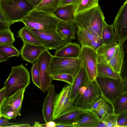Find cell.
I'll return each instance as SVG.
<instances>
[{"instance_id": "41", "label": "cell", "mask_w": 127, "mask_h": 127, "mask_svg": "<svg viewBox=\"0 0 127 127\" xmlns=\"http://www.w3.org/2000/svg\"><path fill=\"white\" fill-rule=\"evenodd\" d=\"M104 99L101 98L96 101L93 104L91 108L94 111L97 110L103 102Z\"/></svg>"}, {"instance_id": "14", "label": "cell", "mask_w": 127, "mask_h": 127, "mask_svg": "<svg viewBox=\"0 0 127 127\" xmlns=\"http://www.w3.org/2000/svg\"><path fill=\"white\" fill-rule=\"evenodd\" d=\"M48 50L43 45H37L23 42V45L20 50L22 59L31 64L36 61L40 55Z\"/></svg>"}, {"instance_id": "33", "label": "cell", "mask_w": 127, "mask_h": 127, "mask_svg": "<svg viewBox=\"0 0 127 127\" xmlns=\"http://www.w3.org/2000/svg\"><path fill=\"white\" fill-rule=\"evenodd\" d=\"M0 52L9 57H19L20 54L16 48L12 44L0 45Z\"/></svg>"}, {"instance_id": "2", "label": "cell", "mask_w": 127, "mask_h": 127, "mask_svg": "<svg viewBox=\"0 0 127 127\" xmlns=\"http://www.w3.org/2000/svg\"><path fill=\"white\" fill-rule=\"evenodd\" d=\"M61 21L54 14L33 9L21 22L30 29L47 31L57 28Z\"/></svg>"}, {"instance_id": "5", "label": "cell", "mask_w": 127, "mask_h": 127, "mask_svg": "<svg viewBox=\"0 0 127 127\" xmlns=\"http://www.w3.org/2000/svg\"><path fill=\"white\" fill-rule=\"evenodd\" d=\"M82 65V63L79 58H63L54 56L49 70L51 77L59 74L66 73L71 75L74 79Z\"/></svg>"}, {"instance_id": "30", "label": "cell", "mask_w": 127, "mask_h": 127, "mask_svg": "<svg viewBox=\"0 0 127 127\" xmlns=\"http://www.w3.org/2000/svg\"><path fill=\"white\" fill-rule=\"evenodd\" d=\"M98 0H79L75 4V15L98 5Z\"/></svg>"}, {"instance_id": "42", "label": "cell", "mask_w": 127, "mask_h": 127, "mask_svg": "<svg viewBox=\"0 0 127 127\" xmlns=\"http://www.w3.org/2000/svg\"><path fill=\"white\" fill-rule=\"evenodd\" d=\"M10 26L8 23L0 21V31L9 29Z\"/></svg>"}, {"instance_id": "16", "label": "cell", "mask_w": 127, "mask_h": 127, "mask_svg": "<svg viewBox=\"0 0 127 127\" xmlns=\"http://www.w3.org/2000/svg\"><path fill=\"white\" fill-rule=\"evenodd\" d=\"M43 102L42 115L45 122L52 121L54 108L56 94L54 85L52 84L47 91Z\"/></svg>"}, {"instance_id": "25", "label": "cell", "mask_w": 127, "mask_h": 127, "mask_svg": "<svg viewBox=\"0 0 127 127\" xmlns=\"http://www.w3.org/2000/svg\"><path fill=\"white\" fill-rule=\"evenodd\" d=\"M18 33V37H20L23 42L32 44L42 45L35 34L30 28L25 26L20 30Z\"/></svg>"}, {"instance_id": "21", "label": "cell", "mask_w": 127, "mask_h": 127, "mask_svg": "<svg viewBox=\"0 0 127 127\" xmlns=\"http://www.w3.org/2000/svg\"><path fill=\"white\" fill-rule=\"evenodd\" d=\"M124 59V50L123 45L118 44L114 54L107 64L115 72L121 75Z\"/></svg>"}, {"instance_id": "18", "label": "cell", "mask_w": 127, "mask_h": 127, "mask_svg": "<svg viewBox=\"0 0 127 127\" xmlns=\"http://www.w3.org/2000/svg\"><path fill=\"white\" fill-rule=\"evenodd\" d=\"M81 50V47L78 43L69 42L56 50L54 56L63 58H78Z\"/></svg>"}, {"instance_id": "7", "label": "cell", "mask_w": 127, "mask_h": 127, "mask_svg": "<svg viewBox=\"0 0 127 127\" xmlns=\"http://www.w3.org/2000/svg\"><path fill=\"white\" fill-rule=\"evenodd\" d=\"M101 91L102 98L112 104L123 91L122 81L97 74L95 79Z\"/></svg>"}, {"instance_id": "37", "label": "cell", "mask_w": 127, "mask_h": 127, "mask_svg": "<svg viewBox=\"0 0 127 127\" xmlns=\"http://www.w3.org/2000/svg\"><path fill=\"white\" fill-rule=\"evenodd\" d=\"M124 50V59L123 65L121 75L122 81L127 77V43L123 44Z\"/></svg>"}, {"instance_id": "22", "label": "cell", "mask_w": 127, "mask_h": 127, "mask_svg": "<svg viewBox=\"0 0 127 127\" xmlns=\"http://www.w3.org/2000/svg\"><path fill=\"white\" fill-rule=\"evenodd\" d=\"M75 12V4H70L59 6L54 14L62 21L68 22L74 21Z\"/></svg>"}, {"instance_id": "31", "label": "cell", "mask_w": 127, "mask_h": 127, "mask_svg": "<svg viewBox=\"0 0 127 127\" xmlns=\"http://www.w3.org/2000/svg\"><path fill=\"white\" fill-rule=\"evenodd\" d=\"M94 111L97 114L101 121L108 115L114 113L112 104L105 100L99 107Z\"/></svg>"}, {"instance_id": "15", "label": "cell", "mask_w": 127, "mask_h": 127, "mask_svg": "<svg viewBox=\"0 0 127 127\" xmlns=\"http://www.w3.org/2000/svg\"><path fill=\"white\" fill-rule=\"evenodd\" d=\"M101 121L97 114L92 108L83 110L75 119L74 127H96Z\"/></svg>"}, {"instance_id": "26", "label": "cell", "mask_w": 127, "mask_h": 127, "mask_svg": "<svg viewBox=\"0 0 127 127\" xmlns=\"http://www.w3.org/2000/svg\"><path fill=\"white\" fill-rule=\"evenodd\" d=\"M102 38L104 44L118 42L117 36L112 24L109 25L105 22L102 30Z\"/></svg>"}, {"instance_id": "19", "label": "cell", "mask_w": 127, "mask_h": 127, "mask_svg": "<svg viewBox=\"0 0 127 127\" xmlns=\"http://www.w3.org/2000/svg\"><path fill=\"white\" fill-rule=\"evenodd\" d=\"M118 42L104 44L96 49L97 63H107L111 59L118 45Z\"/></svg>"}, {"instance_id": "32", "label": "cell", "mask_w": 127, "mask_h": 127, "mask_svg": "<svg viewBox=\"0 0 127 127\" xmlns=\"http://www.w3.org/2000/svg\"><path fill=\"white\" fill-rule=\"evenodd\" d=\"M15 40L10 29L0 31V45L12 44Z\"/></svg>"}, {"instance_id": "13", "label": "cell", "mask_w": 127, "mask_h": 127, "mask_svg": "<svg viewBox=\"0 0 127 127\" xmlns=\"http://www.w3.org/2000/svg\"><path fill=\"white\" fill-rule=\"evenodd\" d=\"M117 35L119 44L127 41V0L119 9L112 24Z\"/></svg>"}, {"instance_id": "6", "label": "cell", "mask_w": 127, "mask_h": 127, "mask_svg": "<svg viewBox=\"0 0 127 127\" xmlns=\"http://www.w3.org/2000/svg\"><path fill=\"white\" fill-rule=\"evenodd\" d=\"M26 89L20 88L13 95L5 97L0 104V117L15 119L21 115V111Z\"/></svg>"}, {"instance_id": "45", "label": "cell", "mask_w": 127, "mask_h": 127, "mask_svg": "<svg viewBox=\"0 0 127 127\" xmlns=\"http://www.w3.org/2000/svg\"><path fill=\"white\" fill-rule=\"evenodd\" d=\"M9 57L6 55L0 52V63L9 60Z\"/></svg>"}, {"instance_id": "11", "label": "cell", "mask_w": 127, "mask_h": 127, "mask_svg": "<svg viewBox=\"0 0 127 127\" xmlns=\"http://www.w3.org/2000/svg\"><path fill=\"white\" fill-rule=\"evenodd\" d=\"M53 56L51 54L48 50H47L40 55L37 61L40 76V90L43 93L47 91L52 84L53 80L49 68Z\"/></svg>"}, {"instance_id": "39", "label": "cell", "mask_w": 127, "mask_h": 127, "mask_svg": "<svg viewBox=\"0 0 127 127\" xmlns=\"http://www.w3.org/2000/svg\"><path fill=\"white\" fill-rule=\"evenodd\" d=\"M8 120L4 118L3 119L2 117H0V127H8L10 126L18 124L17 123L9 122Z\"/></svg>"}, {"instance_id": "8", "label": "cell", "mask_w": 127, "mask_h": 127, "mask_svg": "<svg viewBox=\"0 0 127 127\" xmlns=\"http://www.w3.org/2000/svg\"><path fill=\"white\" fill-rule=\"evenodd\" d=\"M101 98V91L95 80L90 83L83 93L79 95L74 101V106L82 110L91 108L94 104Z\"/></svg>"}, {"instance_id": "40", "label": "cell", "mask_w": 127, "mask_h": 127, "mask_svg": "<svg viewBox=\"0 0 127 127\" xmlns=\"http://www.w3.org/2000/svg\"><path fill=\"white\" fill-rule=\"evenodd\" d=\"M79 0H61L59 6L70 4H75Z\"/></svg>"}, {"instance_id": "38", "label": "cell", "mask_w": 127, "mask_h": 127, "mask_svg": "<svg viewBox=\"0 0 127 127\" xmlns=\"http://www.w3.org/2000/svg\"><path fill=\"white\" fill-rule=\"evenodd\" d=\"M118 127H127V109L118 114Z\"/></svg>"}, {"instance_id": "28", "label": "cell", "mask_w": 127, "mask_h": 127, "mask_svg": "<svg viewBox=\"0 0 127 127\" xmlns=\"http://www.w3.org/2000/svg\"><path fill=\"white\" fill-rule=\"evenodd\" d=\"M112 104L114 113L116 114L127 109V92L121 93L113 101Z\"/></svg>"}, {"instance_id": "46", "label": "cell", "mask_w": 127, "mask_h": 127, "mask_svg": "<svg viewBox=\"0 0 127 127\" xmlns=\"http://www.w3.org/2000/svg\"><path fill=\"white\" fill-rule=\"evenodd\" d=\"M44 124L46 127H56V125L55 122L52 121L46 122Z\"/></svg>"}, {"instance_id": "43", "label": "cell", "mask_w": 127, "mask_h": 127, "mask_svg": "<svg viewBox=\"0 0 127 127\" xmlns=\"http://www.w3.org/2000/svg\"><path fill=\"white\" fill-rule=\"evenodd\" d=\"M5 88L4 87L0 90V104L3 102L5 98Z\"/></svg>"}, {"instance_id": "20", "label": "cell", "mask_w": 127, "mask_h": 127, "mask_svg": "<svg viewBox=\"0 0 127 127\" xmlns=\"http://www.w3.org/2000/svg\"><path fill=\"white\" fill-rule=\"evenodd\" d=\"M77 26L73 21H61L58 24L57 29L63 38L68 42L75 39V31Z\"/></svg>"}, {"instance_id": "48", "label": "cell", "mask_w": 127, "mask_h": 127, "mask_svg": "<svg viewBox=\"0 0 127 127\" xmlns=\"http://www.w3.org/2000/svg\"><path fill=\"white\" fill-rule=\"evenodd\" d=\"M8 127H31L30 125L28 124H19L9 126Z\"/></svg>"}, {"instance_id": "10", "label": "cell", "mask_w": 127, "mask_h": 127, "mask_svg": "<svg viewBox=\"0 0 127 127\" xmlns=\"http://www.w3.org/2000/svg\"><path fill=\"white\" fill-rule=\"evenodd\" d=\"M30 29L39 40L42 45L48 50H57L69 42L63 38L57 28L47 31Z\"/></svg>"}, {"instance_id": "3", "label": "cell", "mask_w": 127, "mask_h": 127, "mask_svg": "<svg viewBox=\"0 0 127 127\" xmlns=\"http://www.w3.org/2000/svg\"><path fill=\"white\" fill-rule=\"evenodd\" d=\"M30 83V72L22 64L12 67L11 71L4 84L5 97L14 94L20 88L26 89Z\"/></svg>"}, {"instance_id": "44", "label": "cell", "mask_w": 127, "mask_h": 127, "mask_svg": "<svg viewBox=\"0 0 127 127\" xmlns=\"http://www.w3.org/2000/svg\"><path fill=\"white\" fill-rule=\"evenodd\" d=\"M34 7L39 4L43 0H26Z\"/></svg>"}, {"instance_id": "50", "label": "cell", "mask_w": 127, "mask_h": 127, "mask_svg": "<svg viewBox=\"0 0 127 127\" xmlns=\"http://www.w3.org/2000/svg\"><path fill=\"white\" fill-rule=\"evenodd\" d=\"M96 127H106V126L105 125L103 122L101 121L100 123L98 125H97Z\"/></svg>"}, {"instance_id": "49", "label": "cell", "mask_w": 127, "mask_h": 127, "mask_svg": "<svg viewBox=\"0 0 127 127\" xmlns=\"http://www.w3.org/2000/svg\"><path fill=\"white\" fill-rule=\"evenodd\" d=\"M32 127H45L44 124H41L38 122L35 121Z\"/></svg>"}, {"instance_id": "34", "label": "cell", "mask_w": 127, "mask_h": 127, "mask_svg": "<svg viewBox=\"0 0 127 127\" xmlns=\"http://www.w3.org/2000/svg\"><path fill=\"white\" fill-rule=\"evenodd\" d=\"M32 81L33 83L40 89L41 88L40 76L38 68L37 61L33 63L31 69Z\"/></svg>"}, {"instance_id": "36", "label": "cell", "mask_w": 127, "mask_h": 127, "mask_svg": "<svg viewBox=\"0 0 127 127\" xmlns=\"http://www.w3.org/2000/svg\"><path fill=\"white\" fill-rule=\"evenodd\" d=\"M53 80L63 81L72 85L73 83L74 78L70 74L62 73L57 74L51 77Z\"/></svg>"}, {"instance_id": "29", "label": "cell", "mask_w": 127, "mask_h": 127, "mask_svg": "<svg viewBox=\"0 0 127 127\" xmlns=\"http://www.w3.org/2000/svg\"><path fill=\"white\" fill-rule=\"evenodd\" d=\"M97 74L101 76L122 81L120 75L115 72L107 63H98Z\"/></svg>"}, {"instance_id": "47", "label": "cell", "mask_w": 127, "mask_h": 127, "mask_svg": "<svg viewBox=\"0 0 127 127\" xmlns=\"http://www.w3.org/2000/svg\"><path fill=\"white\" fill-rule=\"evenodd\" d=\"M123 83V93L127 92V77L122 81Z\"/></svg>"}, {"instance_id": "23", "label": "cell", "mask_w": 127, "mask_h": 127, "mask_svg": "<svg viewBox=\"0 0 127 127\" xmlns=\"http://www.w3.org/2000/svg\"><path fill=\"white\" fill-rule=\"evenodd\" d=\"M77 40L82 46H86L91 48L93 41L102 38L95 36L87 30L77 27L76 31Z\"/></svg>"}, {"instance_id": "4", "label": "cell", "mask_w": 127, "mask_h": 127, "mask_svg": "<svg viewBox=\"0 0 127 127\" xmlns=\"http://www.w3.org/2000/svg\"><path fill=\"white\" fill-rule=\"evenodd\" d=\"M34 7L26 0H14L11 2L0 1V11L11 26L21 22Z\"/></svg>"}, {"instance_id": "9", "label": "cell", "mask_w": 127, "mask_h": 127, "mask_svg": "<svg viewBox=\"0 0 127 127\" xmlns=\"http://www.w3.org/2000/svg\"><path fill=\"white\" fill-rule=\"evenodd\" d=\"M71 87L68 83L59 93L56 94L52 121L75 107L74 102L71 99Z\"/></svg>"}, {"instance_id": "35", "label": "cell", "mask_w": 127, "mask_h": 127, "mask_svg": "<svg viewBox=\"0 0 127 127\" xmlns=\"http://www.w3.org/2000/svg\"><path fill=\"white\" fill-rule=\"evenodd\" d=\"M117 116L118 114L113 113L107 116L101 121L105 125L106 127H118Z\"/></svg>"}, {"instance_id": "51", "label": "cell", "mask_w": 127, "mask_h": 127, "mask_svg": "<svg viewBox=\"0 0 127 127\" xmlns=\"http://www.w3.org/2000/svg\"><path fill=\"white\" fill-rule=\"evenodd\" d=\"M14 0H0V1H5L7 2H11Z\"/></svg>"}, {"instance_id": "1", "label": "cell", "mask_w": 127, "mask_h": 127, "mask_svg": "<svg viewBox=\"0 0 127 127\" xmlns=\"http://www.w3.org/2000/svg\"><path fill=\"white\" fill-rule=\"evenodd\" d=\"M73 21L77 27L85 29L96 37L102 38L103 27L106 22L99 5L76 14Z\"/></svg>"}, {"instance_id": "12", "label": "cell", "mask_w": 127, "mask_h": 127, "mask_svg": "<svg viewBox=\"0 0 127 127\" xmlns=\"http://www.w3.org/2000/svg\"><path fill=\"white\" fill-rule=\"evenodd\" d=\"M81 47V52L78 58L82 63L91 82L95 80L98 74L96 52L87 46H82Z\"/></svg>"}, {"instance_id": "27", "label": "cell", "mask_w": 127, "mask_h": 127, "mask_svg": "<svg viewBox=\"0 0 127 127\" xmlns=\"http://www.w3.org/2000/svg\"><path fill=\"white\" fill-rule=\"evenodd\" d=\"M61 0H43L33 9L54 14L59 7Z\"/></svg>"}, {"instance_id": "24", "label": "cell", "mask_w": 127, "mask_h": 127, "mask_svg": "<svg viewBox=\"0 0 127 127\" xmlns=\"http://www.w3.org/2000/svg\"><path fill=\"white\" fill-rule=\"evenodd\" d=\"M83 110L78 109L75 107L60 116L54 121L56 125H63L74 127L73 124L75 118L82 113Z\"/></svg>"}, {"instance_id": "17", "label": "cell", "mask_w": 127, "mask_h": 127, "mask_svg": "<svg viewBox=\"0 0 127 127\" xmlns=\"http://www.w3.org/2000/svg\"><path fill=\"white\" fill-rule=\"evenodd\" d=\"M90 83L87 72L82 65L74 79L73 83L71 85V100L74 102L79 94L80 89L83 87H87Z\"/></svg>"}]
</instances>
